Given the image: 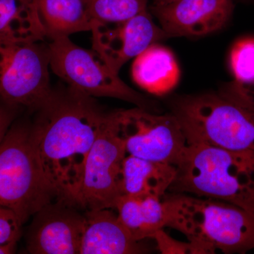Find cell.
Returning a JSON list of instances; mask_svg holds the SVG:
<instances>
[{
  "instance_id": "cell-1",
  "label": "cell",
  "mask_w": 254,
  "mask_h": 254,
  "mask_svg": "<svg viewBox=\"0 0 254 254\" xmlns=\"http://www.w3.org/2000/svg\"><path fill=\"white\" fill-rule=\"evenodd\" d=\"M36 112L30 139L37 160L58 200L77 206L86 158L108 113L68 86L53 90Z\"/></svg>"
},
{
  "instance_id": "cell-2",
  "label": "cell",
  "mask_w": 254,
  "mask_h": 254,
  "mask_svg": "<svg viewBox=\"0 0 254 254\" xmlns=\"http://www.w3.org/2000/svg\"><path fill=\"white\" fill-rule=\"evenodd\" d=\"M175 167L172 193L222 200L254 213V153L189 143Z\"/></svg>"
},
{
  "instance_id": "cell-3",
  "label": "cell",
  "mask_w": 254,
  "mask_h": 254,
  "mask_svg": "<svg viewBox=\"0 0 254 254\" xmlns=\"http://www.w3.org/2000/svg\"><path fill=\"white\" fill-rule=\"evenodd\" d=\"M170 227L182 232L198 254H244L254 248V213L237 205L184 193L163 197Z\"/></svg>"
},
{
  "instance_id": "cell-4",
  "label": "cell",
  "mask_w": 254,
  "mask_h": 254,
  "mask_svg": "<svg viewBox=\"0 0 254 254\" xmlns=\"http://www.w3.org/2000/svg\"><path fill=\"white\" fill-rule=\"evenodd\" d=\"M172 114L187 143H203L232 151L254 153V111L220 93L175 96Z\"/></svg>"
},
{
  "instance_id": "cell-5",
  "label": "cell",
  "mask_w": 254,
  "mask_h": 254,
  "mask_svg": "<svg viewBox=\"0 0 254 254\" xmlns=\"http://www.w3.org/2000/svg\"><path fill=\"white\" fill-rule=\"evenodd\" d=\"M56 199L35 155L30 126L12 125L0 143V206L12 210L23 225Z\"/></svg>"
},
{
  "instance_id": "cell-6",
  "label": "cell",
  "mask_w": 254,
  "mask_h": 254,
  "mask_svg": "<svg viewBox=\"0 0 254 254\" xmlns=\"http://www.w3.org/2000/svg\"><path fill=\"white\" fill-rule=\"evenodd\" d=\"M52 71L68 87L88 96L106 97L129 102L149 110L155 103L128 86L94 50L73 43L69 37L48 45Z\"/></svg>"
},
{
  "instance_id": "cell-7",
  "label": "cell",
  "mask_w": 254,
  "mask_h": 254,
  "mask_svg": "<svg viewBox=\"0 0 254 254\" xmlns=\"http://www.w3.org/2000/svg\"><path fill=\"white\" fill-rule=\"evenodd\" d=\"M50 68L48 46L0 39V98L36 111L53 92Z\"/></svg>"
},
{
  "instance_id": "cell-8",
  "label": "cell",
  "mask_w": 254,
  "mask_h": 254,
  "mask_svg": "<svg viewBox=\"0 0 254 254\" xmlns=\"http://www.w3.org/2000/svg\"><path fill=\"white\" fill-rule=\"evenodd\" d=\"M127 155L115 113H108L86 158L77 206L87 210L115 208L123 195L122 170Z\"/></svg>"
},
{
  "instance_id": "cell-9",
  "label": "cell",
  "mask_w": 254,
  "mask_h": 254,
  "mask_svg": "<svg viewBox=\"0 0 254 254\" xmlns=\"http://www.w3.org/2000/svg\"><path fill=\"white\" fill-rule=\"evenodd\" d=\"M114 113L127 155L176 166L188 143L175 115L139 107Z\"/></svg>"
},
{
  "instance_id": "cell-10",
  "label": "cell",
  "mask_w": 254,
  "mask_h": 254,
  "mask_svg": "<svg viewBox=\"0 0 254 254\" xmlns=\"http://www.w3.org/2000/svg\"><path fill=\"white\" fill-rule=\"evenodd\" d=\"M91 31L93 50L118 73L125 64L148 47L168 38L149 10L123 22L93 21Z\"/></svg>"
},
{
  "instance_id": "cell-11",
  "label": "cell",
  "mask_w": 254,
  "mask_h": 254,
  "mask_svg": "<svg viewBox=\"0 0 254 254\" xmlns=\"http://www.w3.org/2000/svg\"><path fill=\"white\" fill-rule=\"evenodd\" d=\"M58 200L35 214L26 247L33 254H80L86 225L85 215Z\"/></svg>"
},
{
  "instance_id": "cell-12",
  "label": "cell",
  "mask_w": 254,
  "mask_h": 254,
  "mask_svg": "<svg viewBox=\"0 0 254 254\" xmlns=\"http://www.w3.org/2000/svg\"><path fill=\"white\" fill-rule=\"evenodd\" d=\"M233 9L232 0H177L148 7L168 38L214 33L226 25Z\"/></svg>"
},
{
  "instance_id": "cell-13",
  "label": "cell",
  "mask_w": 254,
  "mask_h": 254,
  "mask_svg": "<svg viewBox=\"0 0 254 254\" xmlns=\"http://www.w3.org/2000/svg\"><path fill=\"white\" fill-rule=\"evenodd\" d=\"M113 210H87L80 254L144 253V247L131 237Z\"/></svg>"
},
{
  "instance_id": "cell-14",
  "label": "cell",
  "mask_w": 254,
  "mask_h": 254,
  "mask_svg": "<svg viewBox=\"0 0 254 254\" xmlns=\"http://www.w3.org/2000/svg\"><path fill=\"white\" fill-rule=\"evenodd\" d=\"M133 81L150 94L163 96L173 91L180 78V69L173 52L158 43L133 60Z\"/></svg>"
},
{
  "instance_id": "cell-15",
  "label": "cell",
  "mask_w": 254,
  "mask_h": 254,
  "mask_svg": "<svg viewBox=\"0 0 254 254\" xmlns=\"http://www.w3.org/2000/svg\"><path fill=\"white\" fill-rule=\"evenodd\" d=\"M176 176L171 164L127 155L122 170L123 195L163 198Z\"/></svg>"
},
{
  "instance_id": "cell-16",
  "label": "cell",
  "mask_w": 254,
  "mask_h": 254,
  "mask_svg": "<svg viewBox=\"0 0 254 254\" xmlns=\"http://www.w3.org/2000/svg\"><path fill=\"white\" fill-rule=\"evenodd\" d=\"M37 14L50 41L91 31L93 19L84 0H33Z\"/></svg>"
},
{
  "instance_id": "cell-17",
  "label": "cell",
  "mask_w": 254,
  "mask_h": 254,
  "mask_svg": "<svg viewBox=\"0 0 254 254\" xmlns=\"http://www.w3.org/2000/svg\"><path fill=\"white\" fill-rule=\"evenodd\" d=\"M114 209L124 227L138 242L151 239L155 232L168 225V209L163 198L123 195Z\"/></svg>"
},
{
  "instance_id": "cell-18",
  "label": "cell",
  "mask_w": 254,
  "mask_h": 254,
  "mask_svg": "<svg viewBox=\"0 0 254 254\" xmlns=\"http://www.w3.org/2000/svg\"><path fill=\"white\" fill-rule=\"evenodd\" d=\"M46 38L33 0H0V39L42 42Z\"/></svg>"
},
{
  "instance_id": "cell-19",
  "label": "cell",
  "mask_w": 254,
  "mask_h": 254,
  "mask_svg": "<svg viewBox=\"0 0 254 254\" xmlns=\"http://www.w3.org/2000/svg\"><path fill=\"white\" fill-rule=\"evenodd\" d=\"M234 80L220 93L254 111V37L236 42L230 56Z\"/></svg>"
},
{
  "instance_id": "cell-20",
  "label": "cell",
  "mask_w": 254,
  "mask_h": 254,
  "mask_svg": "<svg viewBox=\"0 0 254 254\" xmlns=\"http://www.w3.org/2000/svg\"><path fill=\"white\" fill-rule=\"evenodd\" d=\"M148 0H90L88 11L93 21L119 23L148 11Z\"/></svg>"
},
{
  "instance_id": "cell-21",
  "label": "cell",
  "mask_w": 254,
  "mask_h": 254,
  "mask_svg": "<svg viewBox=\"0 0 254 254\" xmlns=\"http://www.w3.org/2000/svg\"><path fill=\"white\" fill-rule=\"evenodd\" d=\"M23 224L11 209L0 206V244L18 242Z\"/></svg>"
},
{
  "instance_id": "cell-22",
  "label": "cell",
  "mask_w": 254,
  "mask_h": 254,
  "mask_svg": "<svg viewBox=\"0 0 254 254\" xmlns=\"http://www.w3.org/2000/svg\"><path fill=\"white\" fill-rule=\"evenodd\" d=\"M157 248L163 254H198L195 246L190 242H182L168 235L163 229L155 232L152 237Z\"/></svg>"
},
{
  "instance_id": "cell-23",
  "label": "cell",
  "mask_w": 254,
  "mask_h": 254,
  "mask_svg": "<svg viewBox=\"0 0 254 254\" xmlns=\"http://www.w3.org/2000/svg\"><path fill=\"white\" fill-rule=\"evenodd\" d=\"M15 108L9 105H0V143L11 127L14 120Z\"/></svg>"
},
{
  "instance_id": "cell-24",
  "label": "cell",
  "mask_w": 254,
  "mask_h": 254,
  "mask_svg": "<svg viewBox=\"0 0 254 254\" xmlns=\"http://www.w3.org/2000/svg\"><path fill=\"white\" fill-rule=\"evenodd\" d=\"M17 242H9L6 244H0V254H10L15 253Z\"/></svg>"
},
{
  "instance_id": "cell-25",
  "label": "cell",
  "mask_w": 254,
  "mask_h": 254,
  "mask_svg": "<svg viewBox=\"0 0 254 254\" xmlns=\"http://www.w3.org/2000/svg\"><path fill=\"white\" fill-rule=\"evenodd\" d=\"M177 0H153V4L155 5H163L170 4V3L174 2Z\"/></svg>"
},
{
  "instance_id": "cell-26",
  "label": "cell",
  "mask_w": 254,
  "mask_h": 254,
  "mask_svg": "<svg viewBox=\"0 0 254 254\" xmlns=\"http://www.w3.org/2000/svg\"><path fill=\"white\" fill-rule=\"evenodd\" d=\"M88 4V2H89L90 0H84Z\"/></svg>"
}]
</instances>
